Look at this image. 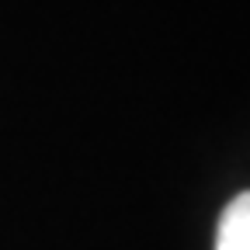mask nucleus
I'll return each mask as SVG.
<instances>
[{
    "instance_id": "obj_1",
    "label": "nucleus",
    "mask_w": 250,
    "mask_h": 250,
    "mask_svg": "<svg viewBox=\"0 0 250 250\" xmlns=\"http://www.w3.org/2000/svg\"><path fill=\"white\" fill-rule=\"evenodd\" d=\"M215 250H250V191L226 205L215 229Z\"/></svg>"
}]
</instances>
